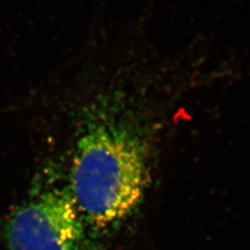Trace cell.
<instances>
[{
  "label": "cell",
  "mask_w": 250,
  "mask_h": 250,
  "mask_svg": "<svg viewBox=\"0 0 250 250\" xmlns=\"http://www.w3.org/2000/svg\"><path fill=\"white\" fill-rule=\"evenodd\" d=\"M146 163L137 142L107 123L90 124L78 140L71 197L82 220L106 228L129 214L143 195Z\"/></svg>",
  "instance_id": "obj_1"
},
{
  "label": "cell",
  "mask_w": 250,
  "mask_h": 250,
  "mask_svg": "<svg viewBox=\"0 0 250 250\" xmlns=\"http://www.w3.org/2000/svg\"><path fill=\"white\" fill-rule=\"evenodd\" d=\"M9 250H86L83 221L68 194L53 191L20 206L5 228Z\"/></svg>",
  "instance_id": "obj_2"
}]
</instances>
